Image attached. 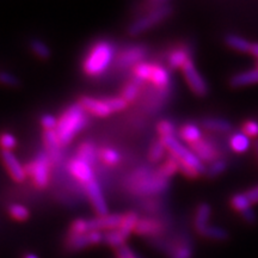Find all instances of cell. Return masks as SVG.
<instances>
[{
	"mask_svg": "<svg viewBox=\"0 0 258 258\" xmlns=\"http://www.w3.org/2000/svg\"><path fill=\"white\" fill-rule=\"evenodd\" d=\"M250 146V140L244 133H235L231 139V147L238 153H243Z\"/></svg>",
	"mask_w": 258,
	"mask_h": 258,
	"instance_id": "83f0119b",
	"label": "cell"
},
{
	"mask_svg": "<svg viewBox=\"0 0 258 258\" xmlns=\"http://www.w3.org/2000/svg\"><path fill=\"white\" fill-rule=\"evenodd\" d=\"M152 70H153L152 63L140 62L134 67V77L135 78L143 80V82H145V80H150L151 74H152Z\"/></svg>",
	"mask_w": 258,
	"mask_h": 258,
	"instance_id": "4dcf8cb0",
	"label": "cell"
},
{
	"mask_svg": "<svg viewBox=\"0 0 258 258\" xmlns=\"http://www.w3.org/2000/svg\"><path fill=\"white\" fill-rule=\"evenodd\" d=\"M0 146L4 148V151H10L16 146V139L12 134L4 133L0 137Z\"/></svg>",
	"mask_w": 258,
	"mask_h": 258,
	"instance_id": "60d3db41",
	"label": "cell"
},
{
	"mask_svg": "<svg viewBox=\"0 0 258 258\" xmlns=\"http://www.w3.org/2000/svg\"><path fill=\"white\" fill-rule=\"evenodd\" d=\"M114 57V47L106 41H101L92 47L84 61V72L95 77L108 69Z\"/></svg>",
	"mask_w": 258,
	"mask_h": 258,
	"instance_id": "3957f363",
	"label": "cell"
},
{
	"mask_svg": "<svg viewBox=\"0 0 258 258\" xmlns=\"http://www.w3.org/2000/svg\"><path fill=\"white\" fill-rule=\"evenodd\" d=\"M179 170L182 171V172L184 173L186 177H189V178H196V177L200 175V173L195 169H194V167L188 165V164L183 163V161H180V160H179Z\"/></svg>",
	"mask_w": 258,
	"mask_h": 258,
	"instance_id": "f6af8a7d",
	"label": "cell"
},
{
	"mask_svg": "<svg viewBox=\"0 0 258 258\" xmlns=\"http://www.w3.org/2000/svg\"><path fill=\"white\" fill-rule=\"evenodd\" d=\"M257 67H258V63H257Z\"/></svg>",
	"mask_w": 258,
	"mask_h": 258,
	"instance_id": "11a10c76",
	"label": "cell"
},
{
	"mask_svg": "<svg viewBox=\"0 0 258 258\" xmlns=\"http://www.w3.org/2000/svg\"><path fill=\"white\" fill-rule=\"evenodd\" d=\"M226 43L228 47L233 48V49L238 51H243V53H247L251 49V44L249 41H246L245 38L237 36V35H228L226 36Z\"/></svg>",
	"mask_w": 258,
	"mask_h": 258,
	"instance_id": "484cf974",
	"label": "cell"
},
{
	"mask_svg": "<svg viewBox=\"0 0 258 258\" xmlns=\"http://www.w3.org/2000/svg\"><path fill=\"white\" fill-rule=\"evenodd\" d=\"M165 150L166 147L165 145L163 144V141H156V143L151 146L150 154H148L150 160L152 161V163H158V161L161 160V158L164 157V154H165Z\"/></svg>",
	"mask_w": 258,
	"mask_h": 258,
	"instance_id": "d6a6232c",
	"label": "cell"
},
{
	"mask_svg": "<svg viewBox=\"0 0 258 258\" xmlns=\"http://www.w3.org/2000/svg\"><path fill=\"white\" fill-rule=\"evenodd\" d=\"M191 151L202 163H214L218 160L219 153L214 145L207 140H200L191 145Z\"/></svg>",
	"mask_w": 258,
	"mask_h": 258,
	"instance_id": "8fae6325",
	"label": "cell"
},
{
	"mask_svg": "<svg viewBox=\"0 0 258 258\" xmlns=\"http://www.w3.org/2000/svg\"><path fill=\"white\" fill-rule=\"evenodd\" d=\"M211 207H209L207 203H202V205L199 206L195 215V228L199 233H201V232L208 226V220L209 217H211Z\"/></svg>",
	"mask_w": 258,
	"mask_h": 258,
	"instance_id": "ac0fdd59",
	"label": "cell"
},
{
	"mask_svg": "<svg viewBox=\"0 0 258 258\" xmlns=\"http://www.w3.org/2000/svg\"><path fill=\"white\" fill-rule=\"evenodd\" d=\"M57 120L53 115H43L41 118V123L46 128V131H55L57 127Z\"/></svg>",
	"mask_w": 258,
	"mask_h": 258,
	"instance_id": "b9f144b4",
	"label": "cell"
},
{
	"mask_svg": "<svg viewBox=\"0 0 258 258\" xmlns=\"http://www.w3.org/2000/svg\"><path fill=\"white\" fill-rule=\"evenodd\" d=\"M80 104L83 105V108L85 109L86 111L91 112L93 115L104 117V116L111 114V110L109 109V106L106 105L105 101H98V99L91 98V97H84V98H82Z\"/></svg>",
	"mask_w": 258,
	"mask_h": 258,
	"instance_id": "9a60e30c",
	"label": "cell"
},
{
	"mask_svg": "<svg viewBox=\"0 0 258 258\" xmlns=\"http://www.w3.org/2000/svg\"><path fill=\"white\" fill-rule=\"evenodd\" d=\"M123 220V215L112 214L105 215V217H99L97 219H91L88 220L89 232L91 231H99V230H118L121 226V222Z\"/></svg>",
	"mask_w": 258,
	"mask_h": 258,
	"instance_id": "30bf717a",
	"label": "cell"
},
{
	"mask_svg": "<svg viewBox=\"0 0 258 258\" xmlns=\"http://www.w3.org/2000/svg\"><path fill=\"white\" fill-rule=\"evenodd\" d=\"M69 170L71 175L76 177L77 179L84 183V184H89L90 182H92L93 179V172L91 169V165H89L88 163L79 159L78 157L73 158L72 160H70L69 163Z\"/></svg>",
	"mask_w": 258,
	"mask_h": 258,
	"instance_id": "9c48e42d",
	"label": "cell"
},
{
	"mask_svg": "<svg viewBox=\"0 0 258 258\" xmlns=\"http://www.w3.org/2000/svg\"><path fill=\"white\" fill-rule=\"evenodd\" d=\"M241 215H243L244 220L249 222V224H254L256 222V214H254V212L251 208H247L246 211H244L241 213Z\"/></svg>",
	"mask_w": 258,
	"mask_h": 258,
	"instance_id": "681fc988",
	"label": "cell"
},
{
	"mask_svg": "<svg viewBox=\"0 0 258 258\" xmlns=\"http://www.w3.org/2000/svg\"><path fill=\"white\" fill-rule=\"evenodd\" d=\"M200 234L206 238H211V239L215 240H226L228 238L227 232L224 228L217 227V226H207Z\"/></svg>",
	"mask_w": 258,
	"mask_h": 258,
	"instance_id": "f1b7e54d",
	"label": "cell"
},
{
	"mask_svg": "<svg viewBox=\"0 0 258 258\" xmlns=\"http://www.w3.org/2000/svg\"><path fill=\"white\" fill-rule=\"evenodd\" d=\"M243 133L247 137H258V123L256 121H246L243 125Z\"/></svg>",
	"mask_w": 258,
	"mask_h": 258,
	"instance_id": "ee69618b",
	"label": "cell"
},
{
	"mask_svg": "<svg viewBox=\"0 0 258 258\" xmlns=\"http://www.w3.org/2000/svg\"><path fill=\"white\" fill-rule=\"evenodd\" d=\"M163 144L165 145V147L170 151L171 154H173L177 159L183 161V163L188 164L191 167H194L199 173L206 172V167L203 165L201 160L196 157V154L192 151L188 150V148L183 146L175 137H169V138H163L161 139Z\"/></svg>",
	"mask_w": 258,
	"mask_h": 258,
	"instance_id": "277c9868",
	"label": "cell"
},
{
	"mask_svg": "<svg viewBox=\"0 0 258 258\" xmlns=\"http://www.w3.org/2000/svg\"><path fill=\"white\" fill-rule=\"evenodd\" d=\"M71 233L73 234H86L89 233V225L88 221L83 220V219H79V220H76L71 226Z\"/></svg>",
	"mask_w": 258,
	"mask_h": 258,
	"instance_id": "f35d334b",
	"label": "cell"
},
{
	"mask_svg": "<svg viewBox=\"0 0 258 258\" xmlns=\"http://www.w3.org/2000/svg\"><path fill=\"white\" fill-rule=\"evenodd\" d=\"M85 111L82 104H73L59 118L55 132L61 145L70 144L73 138L85 128L88 123V116Z\"/></svg>",
	"mask_w": 258,
	"mask_h": 258,
	"instance_id": "6da1fadb",
	"label": "cell"
},
{
	"mask_svg": "<svg viewBox=\"0 0 258 258\" xmlns=\"http://www.w3.org/2000/svg\"><path fill=\"white\" fill-rule=\"evenodd\" d=\"M191 257H192V250L189 244L179 246L178 249L172 253V256H171V258H191Z\"/></svg>",
	"mask_w": 258,
	"mask_h": 258,
	"instance_id": "7bdbcfd3",
	"label": "cell"
},
{
	"mask_svg": "<svg viewBox=\"0 0 258 258\" xmlns=\"http://www.w3.org/2000/svg\"><path fill=\"white\" fill-rule=\"evenodd\" d=\"M105 103L106 105L109 106V109H110L111 112L114 111H120V110H123V109L127 106L128 103L124 101L123 98H109V99H105Z\"/></svg>",
	"mask_w": 258,
	"mask_h": 258,
	"instance_id": "ab89813d",
	"label": "cell"
},
{
	"mask_svg": "<svg viewBox=\"0 0 258 258\" xmlns=\"http://www.w3.org/2000/svg\"><path fill=\"white\" fill-rule=\"evenodd\" d=\"M9 211H10V214H11V217L15 218L16 220L23 221V220H27L29 218V211L21 205H12Z\"/></svg>",
	"mask_w": 258,
	"mask_h": 258,
	"instance_id": "d590c367",
	"label": "cell"
},
{
	"mask_svg": "<svg viewBox=\"0 0 258 258\" xmlns=\"http://www.w3.org/2000/svg\"><path fill=\"white\" fill-rule=\"evenodd\" d=\"M169 179L161 178L157 173L141 167L134 171L129 179V189L138 195H152L163 192L169 188Z\"/></svg>",
	"mask_w": 258,
	"mask_h": 258,
	"instance_id": "7a4b0ae2",
	"label": "cell"
},
{
	"mask_svg": "<svg viewBox=\"0 0 258 258\" xmlns=\"http://www.w3.org/2000/svg\"><path fill=\"white\" fill-rule=\"evenodd\" d=\"M2 159L4 161L6 169H8L12 178H14L16 182H23L25 177H27V173H25L24 167L21 165V163L17 160V158L15 157V154L12 153L11 151L3 150Z\"/></svg>",
	"mask_w": 258,
	"mask_h": 258,
	"instance_id": "7c38bea8",
	"label": "cell"
},
{
	"mask_svg": "<svg viewBox=\"0 0 258 258\" xmlns=\"http://www.w3.org/2000/svg\"><path fill=\"white\" fill-rule=\"evenodd\" d=\"M171 12H172V8H171L170 4L161 6V8L151 10L146 16H144V17L138 19L137 22H134V23L129 27L128 29L129 34L131 35L141 34V32L147 30L148 28L153 27V25L158 24L159 22L163 21V19H165L167 16L171 15Z\"/></svg>",
	"mask_w": 258,
	"mask_h": 258,
	"instance_id": "8992f818",
	"label": "cell"
},
{
	"mask_svg": "<svg viewBox=\"0 0 258 258\" xmlns=\"http://www.w3.org/2000/svg\"><path fill=\"white\" fill-rule=\"evenodd\" d=\"M257 83H258V69L245 71V72L234 74L230 80V85L234 89L241 88V86L251 85V84H257Z\"/></svg>",
	"mask_w": 258,
	"mask_h": 258,
	"instance_id": "2e32d148",
	"label": "cell"
},
{
	"mask_svg": "<svg viewBox=\"0 0 258 258\" xmlns=\"http://www.w3.org/2000/svg\"><path fill=\"white\" fill-rule=\"evenodd\" d=\"M145 54H146V49L141 46L127 48L118 55L117 60H116V64L120 69H127V67L131 66L135 67L144 59Z\"/></svg>",
	"mask_w": 258,
	"mask_h": 258,
	"instance_id": "ba28073f",
	"label": "cell"
},
{
	"mask_svg": "<svg viewBox=\"0 0 258 258\" xmlns=\"http://www.w3.org/2000/svg\"><path fill=\"white\" fill-rule=\"evenodd\" d=\"M49 157L47 153L41 152L35 158L31 163L24 166L25 173L32 177L35 185L37 188H46L48 185V179H49Z\"/></svg>",
	"mask_w": 258,
	"mask_h": 258,
	"instance_id": "5b68a950",
	"label": "cell"
},
{
	"mask_svg": "<svg viewBox=\"0 0 258 258\" xmlns=\"http://www.w3.org/2000/svg\"><path fill=\"white\" fill-rule=\"evenodd\" d=\"M180 137L184 139L185 141H188L190 145L198 143V141L201 140V131L198 125L192 124V123H188L185 125H183L180 128L179 132Z\"/></svg>",
	"mask_w": 258,
	"mask_h": 258,
	"instance_id": "7402d4cb",
	"label": "cell"
},
{
	"mask_svg": "<svg viewBox=\"0 0 258 258\" xmlns=\"http://www.w3.org/2000/svg\"><path fill=\"white\" fill-rule=\"evenodd\" d=\"M179 170V160L173 156V154L170 153L169 159L166 160V163L164 165L159 167V170L157 171V175L161 177V178L169 179L171 176L175 175L177 171Z\"/></svg>",
	"mask_w": 258,
	"mask_h": 258,
	"instance_id": "ffe728a7",
	"label": "cell"
},
{
	"mask_svg": "<svg viewBox=\"0 0 258 258\" xmlns=\"http://www.w3.org/2000/svg\"><path fill=\"white\" fill-rule=\"evenodd\" d=\"M245 195L247 196V199H249V201L251 203H257L258 202V185L253 186V188H251L250 190H247V191L245 192Z\"/></svg>",
	"mask_w": 258,
	"mask_h": 258,
	"instance_id": "f907efd6",
	"label": "cell"
},
{
	"mask_svg": "<svg viewBox=\"0 0 258 258\" xmlns=\"http://www.w3.org/2000/svg\"><path fill=\"white\" fill-rule=\"evenodd\" d=\"M189 60V51L183 49V48L173 50L169 55V63L172 69H179V67L183 69V66H184Z\"/></svg>",
	"mask_w": 258,
	"mask_h": 258,
	"instance_id": "d4e9b609",
	"label": "cell"
},
{
	"mask_svg": "<svg viewBox=\"0 0 258 258\" xmlns=\"http://www.w3.org/2000/svg\"><path fill=\"white\" fill-rule=\"evenodd\" d=\"M116 254H117V258H138L133 251L125 245H122L118 249H116Z\"/></svg>",
	"mask_w": 258,
	"mask_h": 258,
	"instance_id": "7dc6e473",
	"label": "cell"
},
{
	"mask_svg": "<svg viewBox=\"0 0 258 258\" xmlns=\"http://www.w3.org/2000/svg\"><path fill=\"white\" fill-rule=\"evenodd\" d=\"M158 132L161 135V139L173 137V134H175V125H173L172 122L164 120L158 124Z\"/></svg>",
	"mask_w": 258,
	"mask_h": 258,
	"instance_id": "8d00e7d4",
	"label": "cell"
},
{
	"mask_svg": "<svg viewBox=\"0 0 258 258\" xmlns=\"http://www.w3.org/2000/svg\"><path fill=\"white\" fill-rule=\"evenodd\" d=\"M24 258H38L36 254H32V253H29V254H27V256H25Z\"/></svg>",
	"mask_w": 258,
	"mask_h": 258,
	"instance_id": "db71d44e",
	"label": "cell"
},
{
	"mask_svg": "<svg viewBox=\"0 0 258 258\" xmlns=\"http://www.w3.org/2000/svg\"><path fill=\"white\" fill-rule=\"evenodd\" d=\"M86 191H88L90 201H91L93 208L96 209L97 214H98L99 217H105L108 208H106L105 200L103 198L102 190L99 188L98 183H97L96 180L90 182L89 184H86Z\"/></svg>",
	"mask_w": 258,
	"mask_h": 258,
	"instance_id": "4fadbf2b",
	"label": "cell"
},
{
	"mask_svg": "<svg viewBox=\"0 0 258 258\" xmlns=\"http://www.w3.org/2000/svg\"><path fill=\"white\" fill-rule=\"evenodd\" d=\"M31 49L37 56L42 57V59H47L50 54V51L48 49L46 44L42 43L41 41H37V40L31 42Z\"/></svg>",
	"mask_w": 258,
	"mask_h": 258,
	"instance_id": "74e56055",
	"label": "cell"
},
{
	"mask_svg": "<svg viewBox=\"0 0 258 258\" xmlns=\"http://www.w3.org/2000/svg\"><path fill=\"white\" fill-rule=\"evenodd\" d=\"M78 158L88 163L89 165L95 164L97 160V150L95 145L91 143H84L78 150Z\"/></svg>",
	"mask_w": 258,
	"mask_h": 258,
	"instance_id": "603a6c76",
	"label": "cell"
},
{
	"mask_svg": "<svg viewBox=\"0 0 258 258\" xmlns=\"http://www.w3.org/2000/svg\"><path fill=\"white\" fill-rule=\"evenodd\" d=\"M164 230L161 221L156 219H139L135 232L140 235H147V237H157Z\"/></svg>",
	"mask_w": 258,
	"mask_h": 258,
	"instance_id": "5bb4252c",
	"label": "cell"
},
{
	"mask_svg": "<svg viewBox=\"0 0 258 258\" xmlns=\"http://www.w3.org/2000/svg\"><path fill=\"white\" fill-rule=\"evenodd\" d=\"M144 82L143 80L138 79V78H133L131 83L128 84L127 86L123 89V91H122V98L124 99L125 102L129 103V102H133L135 98H137L138 93H139V89L143 86Z\"/></svg>",
	"mask_w": 258,
	"mask_h": 258,
	"instance_id": "4316f807",
	"label": "cell"
},
{
	"mask_svg": "<svg viewBox=\"0 0 258 258\" xmlns=\"http://www.w3.org/2000/svg\"><path fill=\"white\" fill-rule=\"evenodd\" d=\"M124 240L125 238L120 233L118 230H112V231H108L104 234V241L106 244H109L110 246L115 247V249H118V247L124 245Z\"/></svg>",
	"mask_w": 258,
	"mask_h": 258,
	"instance_id": "f546056e",
	"label": "cell"
},
{
	"mask_svg": "<svg viewBox=\"0 0 258 258\" xmlns=\"http://www.w3.org/2000/svg\"><path fill=\"white\" fill-rule=\"evenodd\" d=\"M202 125L208 131L219 132V133H227L232 128L230 122L221 120V118H205L202 121Z\"/></svg>",
	"mask_w": 258,
	"mask_h": 258,
	"instance_id": "44dd1931",
	"label": "cell"
},
{
	"mask_svg": "<svg viewBox=\"0 0 258 258\" xmlns=\"http://www.w3.org/2000/svg\"><path fill=\"white\" fill-rule=\"evenodd\" d=\"M0 83L5 84V85L15 86L18 84V80L15 76H12V74L8 72H0Z\"/></svg>",
	"mask_w": 258,
	"mask_h": 258,
	"instance_id": "bcb514c9",
	"label": "cell"
},
{
	"mask_svg": "<svg viewBox=\"0 0 258 258\" xmlns=\"http://www.w3.org/2000/svg\"><path fill=\"white\" fill-rule=\"evenodd\" d=\"M231 205L235 211L243 213L244 211H246L247 208H250L251 202L249 201V199H247V196L245 195V194H237V195H234L233 198H232Z\"/></svg>",
	"mask_w": 258,
	"mask_h": 258,
	"instance_id": "1f68e13d",
	"label": "cell"
},
{
	"mask_svg": "<svg viewBox=\"0 0 258 258\" xmlns=\"http://www.w3.org/2000/svg\"><path fill=\"white\" fill-rule=\"evenodd\" d=\"M254 152H256V156H257V159H258V140L254 143Z\"/></svg>",
	"mask_w": 258,
	"mask_h": 258,
	"instance_id": "f5cc1de1",
	"label": "cell"
},
{
	"mask_svg": "<svg viewBox=\"0 0 258 258\" xmlns=\"http://www.w3.org/2000/svg\"><path fill=\"white\" fill-rule=\"evenodd\" d=\"M150 82L160 90H165L169 88L170 85L169 72H167L164 67L159 66V64H153V70L152 74H151Z\"/></svg>",
	"mask_w": 258,
	"mask_h": 258,
	"instance_id": "e0dca14e",
	"label": "cell"
},
{
	"mask_svg": "<svg viewBox=\"0 0 258 258\" xmlns=\"http://www.w3.org/2000/svg\"><path fill=\"white\" fill-rule=\"evenodd\" d=\"M227 167V163L222 159H218L214 163H212V165L206 170V175L209 178H214V177H218L219 175H221L222 172L226 170Z\"/></svg>",
	"mask_w": 258,
	"mask_h": 258,
	"instance_id": "836d02e7",
	"label": "cell"
},
{
	"mask_svg": "<svg viewBox=\"0 0 258 258\" xmlns=\"http://www.w3.org/2000/svg\"><path fill=\"white\" fill-rule=\"evenodd\" d=\"M138 221H139L138 215L133 212L123 215V220H122L121 226L118 227V231H120V233L123 235L125 239H127L128 235L135 230V226H137Z\"/></svg>",
	"mask_w": 258,
	"mask_h": 258,
	"instance_id": "cb8c5ba5",
	"label": "cell"
},
{
	"mask_svg": "<svg viewBox=\"0 0 258 258\" xmlns=\"http://www.w3.org/2000/svg\"><path fill=\"white\" fill-rule=\"evenodd\" d=\"M250 53L252 54L253 56H256L257 59H258V43H252V44H251Z\"/></svg>",
	"mask_w": 258,
	"mask_h": 258,
	"instance_id": "816d5d0a",
	"label": "cell"
},
{
	"mask_svg": "<svg viewBox=\"0 0 258 258\" xmlns=\"http://www.w3.org/2000/svg\"><path fill=\"white\" fill-rule=\"evenodd\" d=\"M90 240L86 234H73L70 233L69 237L66 239V247L69 251H79L85 249L86 246H89Z\"/></svg>",
	"mask_w": 258,
	"mask_h": 258,
	"instance_id": "d6986e66",
	"label": "cell"
},
{
	"mask_svg": "<svg viewBox=\"0 0 258 258\" xmlns=\"http://www.w3.org/2000/svg\"><path fill=\"white\" fill-rule=\"evenodd\" d=\"M99 156H101L102 159L104 160L106 164H110V165H115V164H117L121 158L120 153H118L117 151L112 150V148H103L101 153H99Z\"/></svg>",
	"mask_w": 258,
	"mask_h": 258,
	"instance_id": "e575fe53",
	"label": "cell"
},
{
	"mask_svg": "<svg viewBox=\"0 0 258 258\" xmlns=\"http://www.w3.org/2000/svg\"><path fill=\"white\" fill-rule=\"evenodd\" d=\"M90 244H99L102 240H104V235L99 231H91L88 233Z\"/></svg>",
	"mask_w": 258,
	"mask_h": 258,
	"instance_id": "c3c4849f",
	"label": "cell"
},
{
	"mask_svg": "<svg viewBox=\"0 0 258 258\" xmlns=\"http://www.w3.org/2000/svg\"><path fill=\"white\" fill-rule=\"evenodd\" d=\"M183 73L188 82L190 89L192 90L194 93H196L198 96H206L208 92V86L207 83L205 82V79L202 78L201 74L198 72L195 64L191 60H189L184 66H183Z\"/></svg>",
	"mask_w": 258,
	"mask_h": 258,
	"instance_id": "52a82bcc",
	"label": "cell"
}]
</instances>
